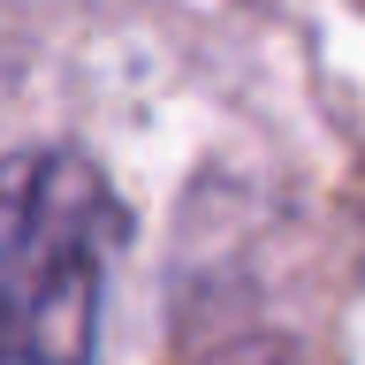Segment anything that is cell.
Segmentation results:
<instances>
[{"instance_id":"2","label":"cell","mask_w":365,"mask_h":365,"mask_svg":"<svg viewBox=\"0 0 365 365\" xmlns=\"http://www.w3.org/2000/svg\"><path fill=\"white\" fill-rule=\"evenodd\" d=\"M213 365H289V350L282 342H244V350H221Z\"/></svg>"},{"instance_id":"1","label":"cell","mask_w":365,"mask_h":365,"mask_svg":"<svg viewBox=\"0 0 365 365\" xmlns=\"http://www.w3.org/2000/svg\"><path fill=\"white\" fill-rule=\"evenodd\" d=\"M130 213L76 145L0 160V365H84Z\"/></svg>"}]
</instances>
